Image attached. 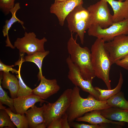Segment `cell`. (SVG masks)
I'll return each mask as SVG.
<instances>
[{"label":"cell","instance_id":"2","mask_svg":"<svg viewBox=\"0 0 128 128\" xmlns=\"http://www.w3.org/2000/svg\"><path fill=\"white\" fill-rule=\"evenodd\" d=\"M71 33L67 45L70 59L78 67L83 78L92 81L96 76L92 65L91 51L87 47H81Z\"/></svg>","mask_w":128,"mask_h":128},{"label":"cell","instance_id":"4","mask_svg":"<svg viewBox=\"0 0 128 128\" xmlns=\"http://www.w3.org/2000/svg\"><path fill=\"white\" fill-rule=\"evenodd\" d=\"M66 19L69 30L71 32L77 33L81 43L83 45L85 31L91 25L89 11L83 5H78L69 14Z\"/></svg>","mask_w":128,"mask_h":128},{"label":"cell","instance_id":"23","mask_svg":"<svg viewBox=\"0 0 128 128\" xmlns=\"http://www.w3.org/2000/svg\"><path fill=\"white\" fill-rule=\"evenodd\" d=\"M110 107L118 108L123 110H128V101L124 97L123 93L120 91L106 100Z\"/></svg>","mask_w":128,"mask_h":128},{"label":"cell","instance_id":"18","mask_svg":"<svg viewBox=\"0 0 128 128\" xmlns=\"http://www.w3.org/2000/svg\"><path fill=\"white\" fill-rule=\"evenodd\" d=\"M25 113L28 123V127L35 128L38 124L44 123V119L43 114L44 107L43 105L38 107L33 105Z\"/></svg>","mask_w":128,"mask_h":128},{"label":"cell","instance_id":"14","mask_svg":"<svg viewBox=\"0 0 128 128\" xmlns=\"http://www.w3.org/2000/svg\"><path fill=\"white\" fill-rule=\"evenodd\" d=\"M77 121L88 122L91 124L111 123L121 126L125 125L124 122L114 121L105 117L101 114V110H96L86 113L84 115L76 119Z\"/></svg>","mask_w":128,"mask_h":128},{"label":"cell","instance_id":"35","mask_svg":"<svg viewBox=\"0 0 128 128\" xmlns=\"http://www.w3.org/2000/svg\"><path fill=\"white\" fill-rule=\"evenodd\" d=\"M118 1H123L124 0H118Z\"/></svg>","mask_w":128,"mask_h":128},{"label":"cell","instance_id":"21","mask_svg":"<svg viewBox=\"0 0 128 128\" xmlns=\"http://www.w3.org/2000/svg\"><path fill=\"white\" fill-rule=\"evenodd\" d=\"M123 81V75L121 72H120L118 83L114 88L113 89L105 90L101 89L98 87H94L100 93L99 100L100 101H106L112 96L120 92L121 90Z\"/></svg>","mask_w":128,"mask_h":128},{"label":"cell","instance_id":"33","mask_svg":"<svg viewBox=\"0 0 128 128\" xmlns=\"http://www.w3.org/2000/svg\"><path fill=\"white\" fill-rule=\"evenodd\" d=\"M46 126L44 123H40L35 128H45Z\"/></svg>","mask_w":128,"mask_h":128},{"label":"cell","instance_id":"30","mask_svg":"<svg viewBox=\"0 0 128 128\" xmlns=\"http://www.w3.org/2000/svg\"><path fill=\"white\" fill-rule=\"evenodd\" d=\"M62 117L53 120L50 123L47 128H63Z\"/></svg>","mask_w":128,"mask_h":128},{"label":"cell","instance_id":"22","mask_svg":"<svg viewBox=\"0 0 128 128\" xmlns=\"http://www.w3.org/2000/svg\"><path fill=\"white\" fill-rule=\"evenodd\" d=\"M24 62V58L23 56H21L20 59L16 62L15 65L19 66L18 72L16 77L18 79L19 88L17 94V97L25 96L32 94L33 89L27 86L24 83L21 78L20 70L22 63Z\"/></svg>","mask_w":128,"mask_h":128},{"label":"cell","instance_id":"15","mask_svg":"<svg viewBox=\"0 0 128 128\" xmlns=\"http://www.w3.org/2000/svg\"><path fill=\"white\" fill-rule=\"evenodd\" d=\"M111 6L114 12V23L120 22L128 18V0L120 1L114 0H104Z\"/></svg>","mask_w":128,"mask_h":128},{"label":"cell","instance_id":"19","mask_svg":"<svg viewBox=\"0 0 128 128\" xmlns=\"http://www.w3.org/2000/svg\"><path fill=\"white\" fill-rule=\"evenodd\" d=\"M18 79L16 77L9 72H3L2 86L9 90L11 97L13 99L17 97L19 88Z\"/></svg>","mask_w":128,"mask_h":128},{"label":"cell","instance_id":"7","mask_svg":"<svg viewBox=\"0 0 128 128\" xmlns=\"http://www.w3.org/2000/svg\"><path fill=\"white\" fill-rule=\"evenodd\" d=\"M47 41L45 37L39 39L33 32H25L24 36L17 38L14 46L19 50L20 55H23L25 53L30 55L37 51H45L44 45Z\"/></svg>","mask_w":128,"mask_h":128},{"label":"cell","instance_id":"1","mask_svg":"<svg viewBox=\"0 0 128 128\" xmlns=\"http://www.w3.org/2000/svg\"><path fill=\"white\" fill-rule=\"evenodd\" d=\"M80 91V88L77 86H75L72 89L71 103L66 112L69 123L73 122L87 112L110 107L106 100H98L91 95L87 98L82 97Z\"/></svg>","mask_w":128,"mask_h":128},{"label":"cell","instance_id":"8","mask_svg":"<svg viewBox=\"0 0 128 128\" xmlns=\"http://www.w3.org/2000/svg\"><path fill=\"white\" fill-rule=\"evenodd\" d=\"M87 9L90 13L91 25H97L105 28L113 24L112 15L110 13L108 3L100 0L91 5Z\"/></svg>","mask_w":128,"mask_h":128},{"label":"cell","instance_id":"24","mask_svg":"<svg viewBox=\"0 0 128 128\" xmlns=\"http://www.w3.org/2000/svg\"><path fill=\"white\" fill-rule=\"evenodd\" d=\"M4 110L9 115L13 123L18 128H28V123L24 114H21L13 112L9 108H5Z\"/></svg>","mask_w":128,"mask_h":128},{"label":"cell","instance_id":"13","mask_svg":"<svg viewBox=\"0 0 128 128\" xmlns=\"http://www.w3.org/2000/svg\"><path fill=\"white\" fill-rule=\"evenodd\" d=\"M14 106L17 114H23L27 110L36 103L39 102L41 105L44 102H47L33 94L17 97L14 99Z\"/></svg>","mask_w":128,"mask_h":128},{"label":"cell","instance_id":"11","mask_svg":"<svg viewBox=\"0 0 128 128\" xmlns=\"http://www.w3.org/2000/svg\"><path fill=\"white\" fill-rule=\"evenodd\" d=\"M83 3V0H65L54 2L50 7V12L57 16L59 24L63 26L69 14L76 6Z\"/></svg>","mask_w":128,"mask_h":128},{"label":"cell","instance_id":"10","mask_svg":"<svg viewBox=\"0 0 128 128\" xmlns=\"http://www.w3.org/2000/svg\"><path fill=\"white\" fill-rule=\"evenodd\" d=\"M112 64L128 55V35L121 34L110 41L105 42Z\"/></svg>","mask_w":128,"mask_h":128},{"label":"cell","instance_id":"31","mask_svg":"<svg viewBox=\"0 0 128 128\" xmlns=\"http://www.w3.org/2000/svg\"><path fill=\"white\" fill-rule=\"evenodd\" d=\"M115 64L128 70V55L123 59L116 62Z\"/></svg>","mask_w":128,"mask_h":128},{"label":"cell","instance_id":"6","mask_svg":"<svg viewBox=\"0 0 128 128\" xmlns=\"http://www.w3.org/2000/svg\"><path fill=\"white\" fill-rule=\"evenodd\" d=\"M88 34L89 36L101 39L105 42L111 41L120 35H128V18L113 23L105 28H102L97 25H91L88 29Z\"/></svg>","mask_w":128,"mask_h":128},{"label":"cell","instance_id":"28","mask_svg":"<svg viewBox=\"0 0 128 128\" xmlns=\"http://www.w3.org/2000/svg\"><path fill=\"white\" fill-rule=\"evenodd\" d=\"M70 127L75 128H106L105 123L98 124H87L73 122L69 123Z\"/></svg>","mask_w":128,"mask_h":128},{"label":"cell","instance_id":"16","mask_svg":"<svg viewBox=\"0 0 128 128\" xmlns=\"http://www.w3.org/2000/svg\"><path fill=\"white\" fill-rule=\"evenodd\" d=\"M20 8V3L17 2L15 4L14 7L10 11V12L12 14V17L9 20H6L5 22V24L4 26L2 32L4 37H7L5 41L6 45L7 47H9L12 49L15 48V47L11 43L9 39L8 35L9 31L12 25L15 23L18 22L20 23L23 28L25 30L26 28L23 25L24 22L18 19L16 16L17 12Z\"/></svg>","mask_w":128,"mask_h":128},{"label":"cell","instance_id":"32","mask_svg":"<svg viewBox=\"0 0 128 128\" xmlns=\"http://www.w3.org/2000/svg\"><path fill=\"white\" fill-rule=\"evenodd\" d=\"M63 128H70V126L68 119V116L66 113L62 117Z\"/></svg>","mask_w":128,"mask_h":128},{"label":"cell","instance_id":"34","mask_svg":"<svg viewBox=\"0 0 128 128\" xmlns=\"http://www.w3.org/2000/svg\"><path fill=\"white\" fill-rule=\"evenodd\" d=\"M55 0V2H54L60 1H64V0Z\"/></svg>","mask_w":128,"mask_h":128},{"label":"cell","instance_id":"26","mask_svg":"<svg viewBox=\"0 0 128 128\" xmlns=\"http://www.w3.org/2000/svg\"><path fill=\"white\" fill-rule=\"evenodd\" d=\"M16 126L11 121L10 117L4 109L0 110V128L4 127L14 128Z\"/></svg>","mask_w":128,"mask_h":128},{"label":"cell","instance_id":"5","mask_svg":"<svg viewBox=\"0 0 128 128\" xmlns=\"http://www.w3.org/2000/svg\"><path fill=\"white\" fill-rule=\"evenodd\" d=\"M72 91V89H67L54 102L44 104V123L46 128L53 120L66 113L71 103Z\"/></svg>","mask_w":128,"mask_h":128},{"label":"cell","instance_id":"9","mask_svg":"<svg viewBox=\"0 0 128 128\" xmlns=\"http://www.w3.org/2000/svg\"><path fill=\"white\" fill-rule=\"evenodd\" d=\"M66 62L69 69L68 77L70 81L75 86L78 87L99 100L100 93L92 86V81L83 78L78 67L72 61L69 55L66 59Z\"/></svg>","mask_w":128,"mask_h":128},{"label":"cell","instance_id":"17","mask_svg":"<svg viewBox=\"0 0 128 128\" xmlns=\"http://www.w3.org/2000/svg\"><path fill=\"white\" fill-rule=\"evenodd\" d=\"M101 114L111 121L128 123V110L110 107L101 110Z\"/></svg>","mask_w":128,"mask_h":128},{"label":"cell","instance_id":"12","mask_svg":"<svg viewBox=\"0 0 128 128\" xmlns=\"http://www.w3.org/2000/svg\"><path fill=\"white\" fill-rule=\"evenodd\" d=\"M39 85L33 89L32 94L41 99L46 100L53 95L56 93L60 87L55 79H48L43 76L41 78Z\"/></svg>","mask_w":128,"mask_h":128},{"label":"cell","instance_id":"3","mask_svg":"<svg viewBox=\"0 0 128 128\" xmlns=\"http://www.w3.org/2000/svg\"><path fill=\"white\" fill-rule=\"evenodd\" d=\"M105 42L97 38L92 45V64L96 77L102 80L108 89H111L109 74L112 64L109 54L105 46Z\"/></svg>","mask_w":128,"mask_h":128},{"label":"cell","instance_id":"29","mask_svg":"<svg viewBox=\"0 0 128 128\" xmlns=\"http://www.w3.org/2000/svg\"><path fill=\"white\" fill-rule=\"evenodd\" d=\"M14 65H8L4 64L1 60L0 61V71L5 72H9L11 71L13 73L18 74V71L13 68Z\"/></svg>","mask_w":128,"mask_h":128},{"label":"cell","instance_id":"20","mask_svg":"<svg viewBox=\"0 0 128 128\" xmlns=\"http://www.w3.org/2000/svg\"><path fill=\"white\" fill-rule=\"evenodd\" d=\"M49 53V50L38 51L30 55L25 56L24 58V62H32L36 64L38 67L39 71L37 75L38 80H40L43 75L42 66L43 59Z\"/></svg>","mask_w":128,"mask_h":128},{"label":"cell","instance_id":"27","mask_svg":"<svg viewBox=\"0 0 128 128\" xmlns=\"http://www.w3.org/2000/svg\"><path fill=\"white\" fill-rule=\"evenodd\" d=\"M15 0H0V8L5 15L9 14L14 7Z\"/></svg>","mask_w":128,"mask_h":128},{"label":"cell","instance_id":"25","mask_svg":"<svg viewBox=\"0 0 128 128\" xmlns=\"http://www.w3.org/2000/svg\"><path fill=\"white\" fill-rule=\"evenodd\" d=\"M3 72H0V105H5L11 110L13 112L15 113L16 110L14 106V99L9 97L7 93L2 88L1 85V82L3 78Z\"/></svg>","mask_w":128,"mask_h":128}]
</instances>
